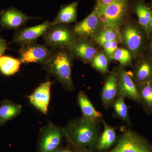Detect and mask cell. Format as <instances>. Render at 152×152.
<instances>
[{
    "mask_svg": "<svg viewBox=\"0 0 152 152\" xmlns=\"http://www.w3.org/2000/svg\"><path fill=\"white\" fill-rule=\"evenodd\" d=\"M98 123L83 116L71 120L64 128V137L76 148L94 149L100 137Z\"/></svg>",
    "mask_w": 152,
    "mask_h": 152,
    "instance_id": "6da1fadb",
    "label": "cell"
},
{
    "mask_svg": "<svg viewBox=\"0 0 152 152\" xmlns=\"http://www.w3.org/2000/svg\"><path fill=\"white\" fill-rule=\"evenodd\" d=\"M72 56L66 48L56 50L44 67L68 91L75 89L72 79Z\"/></svg>",
    "mask_w": 152,
    "mask_h": 152,
    "instance_id": "7a4b0ae2",
    "label": "cell"
},
{
    "mask_svg": "<svg viewBox=\"0 0 152 152\" xmlns=\"http://www.w3.org/2000/svg\"><path fill=\"white\" fill-rule=\"evenodd\" d=\"M128 0H115L109 4H97L95 8L102 28H119L127 14Z\"/></svg>",
    "mask_w": 152,
    "mask_h": 152,
    "instance_id": "3957f363",
    "label": "cell"
},
{
    "mask_svg": "<svg viewBox=\"0 0 152 152\" xmlns=\"http://www.w3.org/2000/svg\"><path fill=\"white\" fill-rule=\"evenodd\" d=\"M120 35L121 42L131 52L133 58H138L143 56L149 38L138 23L127 24L120 31Z\"/></svg>",
    "mask_w": 152,
    "mask_h": 152,
    "instance_id": "277c9868",
    "label": "cell"
},
{
    "mask_svg": "<svg viewBox=\"0 0 152 152\" xmlns=\"http://www.w3.org/2000/svg\"><path fill=\"white\" fill-rule=\"evenodd\" d=\"M64 137V128L53 123H48L42 129L40 133L37 152H58L61 148Z\"/></svg>",
    "mask_w": 152,
    "mask_h": 152,
    "instance_id": "5b68a950",
    "label": "cell"
},
{
    "mask_svg": "<svg viewBox=\"0 0 152 152\" xmlns=\"http://www.w3.org/2000/svg\"><path fill=\"white\" fill-rule=\"evenodd\" d=\"M42 37L47 46L54 50L66 48L77 38L72 30L65 24L52 26Z\"/></svg>",
    "mask_w": 152,
    "mask_h": 152,
    "instance_id": "8992f818",
    "label": "cell"
},
{
    "mask_svg": "<svg viewBox=\"0 0 152 152\" xmlns=\"http://www.w3.org/2000/svg\"><path fill=\"white\" fill-rule=\"evenodd\" d=\"M105 152H152V145L137 133L128 131L122 135L115 146Z\"/></svg>",
    "mask_w": 152,
    "mask_h": 152,
    "instance_id": "52a82bcc",
    "label": "cell"
},
{
    "mask_svg": "<svg viewBox=\"0 0 152 152\" xmlns=\"http://www.w3.org/2000/svg\"><path fill=\"white\" fill-rule=\"evenodd\" d=\"M55 50L46 46L33 43L21 46L19 51V60L22 64L36 63L44 65Z\"/></svg>",
    "mask_w": 152,
    "mask_h": 152,
    "instance_id": "ba28073f",
    "label": "cell"
},
{
    "mask_svg": "<svg viewBox=\"0 0 152 152\" xmlns=\"http://www.w3.org/2000/svg\"><path fill=\"white\" fill-rule=\"evenodd\" d=\"M66 49L72 57L86 64L91 63L99 52L94 43L84 37L76 38Z\"/></svg>",
    "mask_w": 152,
    "mask_h": 152,
    "instance_id": "9c48e42d",
    "label": "cell"
},
{
    "mask_svg": "<svg viewBox=\"0 0 152 152\" xmlns=\"http://www.w3.org/2000/svg\"><path fill=\"white\" fill-rule=\"evenodd\" d=\"M52 26L51 22L46 21L42 24L24 28L15 33L13 42L21 46L35 43Z\"/></svg>",
    "mask_w": 152,
    "mask_h": 152,
    "instance_id": "30bf717a",
    "label": "cell"
},
{
    "mask_svg": "<svg viewBox=\"0 0 152 152\" xmlns=\"http://www.w3.org/2000/svg\"><path fill=\"white\" fill-rule=\"evenodd\" d=\"M118 77L119 94L140 104L137 86L132 77L121 66L117 72Z\"/></svg>",
    "mask_w": 152,
    "mask_h": 152,
    "instance_id": "8fae6325",
    "label": "cell"
},
{
    "mask_svg": "<svg viewBox=\"0 0 152 152\" xmlns=\"http://www.w3.org/2000/svg\"><path fill=\"white\" fill-rule=\"evenodd\" d=\"M102 29L100 20L94 10L86 18L76 24L72 31L76 37L91 38Z\"/></svg>",
    "mask_w": 152,
    "mask_h": 152,
    "instance_id": "7c38bea8",
    "label": "cell"
},
{
    "mask_svg": "<svg viewBox=\"0 0 152 152\" xmlns=\"http://www.w3.org/2000/svg\"><path fill=\"white\" fill-rule=\"evenodd\" d=\"M51 85L52 83L50 81L44 82L28 97L31 103L45 115L48 113Z\"/></svg>",
    "mask_w": 152,
    "mask_h": 152,
    "instance_id": "4fadbf2b",
    "label": "cell"
},
{
    "mask_svg": "<svg viewBox=\"0 0 152 152\" xmlns=\"http://www.w3.org/2000/svg\"><path fill=\"white\" fill-rule=\"evenodd\" d=\"M31 19L17 9L11 8L1 14L0 25L4 28L17 29Z\"/></svg>",
    "mask_w": 152,
    "mask_h": 152,
    "instance_id": "5bb4252c",
    "label": "cell"
},
{
    "mask_svg": "<svg viewBox=\"0 0 152 152\" xmlns=\"http://www.w3.org/2000/svg\"><path fill=\"white\" fill-rule=\"evenodd\" d=\"M132 78L137 85L152 81V58L143 55L134 69Z\"/></svg>",
    "mask_w": 152,
    "mask_h": 152,
    "instance_id": "9a60e30c",
    "label": "cell"
},
{
    "mask_svg": "<svg viewBox=\"0 0 152 152\" xmlns=\"http://www.w3.org/2000/svg\"><path fill=\"white\" fill-rule=\"evenodd\" d=\"M119 94L118 77L117 72L109 74L102 91V99L104 105L109 107L113 105Z\"/></svg>",
    "mask_w": 152,
    "mask_h": 152,
    "instance_id": "2e32d148",
    "label": "cell"
},
{
    "mask_svg": "<svg viewBox=\"0 0 152 152\" xmlns=\"http://www.w3.org/2000/svg\"><path fill=\"white\" fill-rule=\"evenodd\" d=\"M22 106L5 99L0 103V127L21 113Z\"/></svg>",
    "mask_w": 152,
    "mask_h": 152,
    "instance_id": "e0dca14e",
    "label": "cell"
},
{
    "mask_svg": "<svg viewBox=\"0 0 152 152\" xmlns=\"http://www.w3.org/2000/svg\"><path fill=\"white\" fill-rule=\"evenodd\" d=\"M77 101L83 116L97 122L102 119V115L96 110L84 92H79Z\"/></svg>",
    "mask_w": 152,
    "mask_h": 152,
    "instance_id": "ac0fdd59",
    "label": "cell"
},
{
    "mask_svg": "<svg viewBox=\"0 0 152 152\" xmlns=\"http://www.w3.org/2000/svg\"><path fill=\"white\" fill-rule=\"evenodd\" d=\"M134 10L137 17L138 23L145 30L149 38V28L152 15L151 9L147 5L144 0H137L134 4Z\"/></svg>",
    "mask_w": 152,
    "mask_h": 152,
    "instance_id": "d6986e66",
    "label": "cell"
},
{
    "mask_svg": "<svg viewBox=\"0 0 152 152\" xmlns=\"http://www.w3.org/2000/svg\"><path fill=\"white\" fill-rule=\"evenodd\" d=\"M104 130L98 140L95 149L99 152L106 151L110 148L117 140V134L114 129L103 121Z\"/></svg>",
    "mask_w": 152,
    "mask_h": 152,
    "instance_id": "ffe728a7",
    "label": "cell"
},
{
    "mask_svg": "<svg viewBox=\"0 0 152 152\" xmlns=\"http://www.w3.org/2000/svg\"><path fill=\"white\" fill-rule=\"evenodd\" d=\"M78 2L71 3L65 6L60 10L52 26L58 24H66L75 23L77 20Z\"/></svg>",
    "mask_w": 152,
    "mask_h": 152,
    "instance_id": "44dd1931",
    "label": "cell"
},
{
    "mask_svg": "<svg viewBox=\"0 0 152 152\" xmlns=\"http://www.w3.org/2000/svg\"><path fill=\"white\" fill-rule=\"evenodd\" d=\"M140 104L148 115L152 114V81L137 85Z\"/></svg>",
    "mask_w": 152,
    "mask_h": 152,
    "instance_id": "7402d4cb",
    "label": "cell"
},
{
    "mask_svg": "<svg viewBox=\"0 0 152 152\" xmlns=\"http://www.w3.org/2000/svg\"><path fill=\"white\" fill-rule=\"evenodd\" d=\"M22 63L20 60L9 56L0 57V72L6 76H11L18 72Z\"/></svg>",
    "mask_w": 152,
    "mask_h": 152,
    "instance_id": "603a6c76",
    "label": "cell"
},
{
    "mask_svg": "<svg viewBox=\"0 0 152 152\" xmlns=\"http://www.w3.org/2000/svg\"><path fill=\"white\" fill-rule=\"evenodd\" d=\"M92 39L98 45L114 41L121 42L119 28H102Z\"/></svg>",
    "mask_w": 152,
    "mask_h": 152,
    "instance_id": "cb8c5ba5",
    "label": "cell"
},
{
    "mask_svg": "<svg viewBox=\"0 0 152 152\" xmlns=\"http://www.w3.org/2000/svg\"><path fill=\"white\" fill-rule=\"evenodd\" d=\"M91 63L92 66L101 74L109 73L108 58L104 51L98 52Z\"/></svg>",
    "mask_w": 152,
    "mask_h": 152,
    "instance_id": "d4e9b609",
    "label": "cell"
},
{
    "mask_svg": "<svg viewBox=\"0 0 152 152\" xmlns=\"http://www.w3.org/2000/svg\"><path fill=\"white\" fill-rule=\"evenodd\" d=\"M124 97L118 94L113 104L115 115L125 122H129V116L127 106L125 102Z\"/></svg>",
    "mask_w": 152,
    "mask_h": 152,
    "instance_id": "484cf974",
    "label": "cell"
},
{
    "mask_svg": "<svg viewBox=\"0 0 152 152\" xmlns=\"http://www.w3.org/2000/svg\"><path fill=\"white\" fill-rule=\"evenodd\" d=\"M132 56L127 49L118 48L113 55L112 60L119 62L122 66L132 65Z\"/></svg>",
    "mask_w": 152,
    "mask_h": 152,
    "instance_id": "4316f807",
    "label": "cell"
},
{
    "mask_svg": "<svg viewBox=\"0 0 152 152\" xmlns=\"http://www.w3.org/2000/svg\"><path fill=\"white\" fill-rule=\"evenodd\" d=\"M119 42L117 41L106 42L100 45L101 46L103 49L104 51L107 55L108 59L112 60L114 53L118 48V44Z\"/></svg>",
    "mask_w": 152,
    "mask_h": 152,
    "instance_id": "83f0119b",
    "label": "cell"
},
{
    "mask_svg": "<svg viewBox=\"0 0 152 152\" xmlns=\"http://www.w3.org/2000/svg\"><path fill=\"white\" fill-rule=\"evenodd\" d=\"M7 49L6 41L0 36V57L2 56Z\"/></svg>",
    "mask_w": 152,
    "mask_h": 152,
    "instance_id": "f1b7e54d",
    "label": "cell"
},
{
    "mask_svg": "<svg viewBox=\"0 0 152 152\" xmlns=\"http://www.w3.org/2000/svg\"><path fill=\"white\" fill-rule=\"evenodd\" d=\"M149 39L151 41L147 46L148 52V53L147 54L148 55L150 56L152 58V38Z\"/></svg>",
    "mask_w": 152,
    "mask_h": 152,
    "instance_id": "f546056e",
    "label": "cell"
},
{
    "mask_svg": "<svg viewBox=\"0 0 152 152\" xmlns=\"http://www.w3.org/2000/svg\"><path fill=\"white\" fill-rule=\"evenodd\" d=\"M77 151L75 152H95L93 151L92 149L90 148H77Z\"/></svg>",
    "mask_w": 152,
    "mask_h": 152,
    "instance_id": "4dcf8cb0",
    "label": "cell"
},
{
    "mask_svg": "<svg viewBox=\"0 0 152 152\" xmlns=\"http://www.w3.org/2000/svg\"><path fill=\"white\" fill-rule=\"evenodd\" d=\"M115 0H97V4L100 5H107L110 4Z\"/></svg>",
    "mask_w": 152,
    "mask_h": 152,
    "instance_id": "1f68e13d",
    "label": "cell"
},
{
    "mask_svg": "<svg viewBox=\"0 0 152 152\" xmlns=\"http://www.w3.org/2000/svg\"><path fill=\"white\" fill-rule=\"evenodd\" d=\"M149 39H152V15L151 19V22H150L149 28Z\"/></svg>",
    "mask_w": 152,
    "mask_h": 152,
    "instance_id": "d6a6232c",
    "label": "cell"
},
{
    "mask_svg": "<svg viewBox=\"0 0 152 152\" xmlns=\"http://www.w3.org/2000/svg\"><path fill=\"white\" fill-rule=\"evenodd\" d=\"M57 152H75L68 148H61Z\"/></svg>",
    "mask_w": 152,
    "mask_h": 152,
    "instance_id": "836d02e7",
    "label": "cell"
},
{
    "mask_svg": "<svg viewBox=\"0 0 152 152\" xmlns=\"http://www.w3.org/2000/svg\"><path fill=\"white\" fill-rule=\"evenodd\" d=\"M151 10H152V2H151Z\"/></svg>",
    "mask_w": 152,
    "mask_h": 152,
    "instance_id": "e575fe53",
    "label": "cell"
}]
</instances>
